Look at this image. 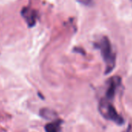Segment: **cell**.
Listing matches in <instances>:
<instances>
[{
    "label": "cell",
    "mask_w": 132,
    "mask_h": 132,
    "mask_svg": "<svg viewBox=\"0 0 132 132\" xmlns=\"http://www.w3.org/2000/svg\"><path fill=\"white\" fill-rule=\"evenodd\" d=\"M94 47L100 51L103 59L105 62V75H108L116 66V54L113 50L110 40L107 37H103L94 43Z\"/></svg>",
    "instance_id": "obj_1"
},
{
    "label": "cell",
    "mask_w": 132,
    "mask_h": 132,
    "mask_svg": "<svg viewBox=\"0 0 132 132\" xmlns=\"http://www.w3.org/2000/svg\"><path fill=\"white\" fill-rule=\"evenodd\" d=\"M99 110L104 118L112 120L119 125L123 123V118L117 112L115 107L110 101L101 99L99 104Z\"/></svg>",
    "instance_id": "obj_2"
},
{
    "label": "cell",
    "mask_w": 132,
    "mask_h": 132,
    "mask_svg": "<svg viewBox=\"0 0 132 132\" xmlns=\"http://www.w3.org/2000/svg\"><path fill=\"white\" fill-rule=\"evenodd\" d=\"M106 84L107 88L105 93V96L103 99L111 102L113 100L117 91L121 84V79L119 76H113L107 80Z\"/></svg>",
    "instance_id": "obj_3"
},
{
    "label": "cell",
    "mask_w": 132,
    "mask_h": 132,
    "mask_svg": "<svg viewBox=\"0 0 132 132\" xmlns=\"http://www.w3.org/2000/svg\"><path fill=\"white\" fill-rule=\"evenodd\" d=\"M21 14L22 16L24 18L25 21L27 22L28 27H32L36 24L38 14L35 10H33L29 7H25L22 10Z\"/></svg>",
    "instance_id": "obj_4"
},
{
    "label": "cell",
    "mask_w": 132,
    "mask_h": 132,
    "mask_svg": "<svg viewBox=\"0 0 132 132\" xmlns=\"http://www.w3.org/2000/svg\"><path fill=\"white\" fill-rule=\"evenodd\" d=\"M61 123H62L61 120H55L54 121L46 124L45 131L46 132H60Z\"/></svg>",
    "instance_id": "obj_5"
},
{
    "label": "cell",
    "mask_w": 132,
    "mask_h": 132,
    "mask_svg": "<svg viewBox=\"0 0 132 132\" xmlns=\"http://www.w3.org/2000/svg\"><path fill=\"white\" fill-rule=\"evenodd\" d=\"M40 116L45 119H47V120H51V119H54L56 117L57 114L54 111H53L52 110H50V109H47V108H44V109H42L40 110Z\"/></svg>",
    "instance_id": "obj_6"
}]
</instances>
